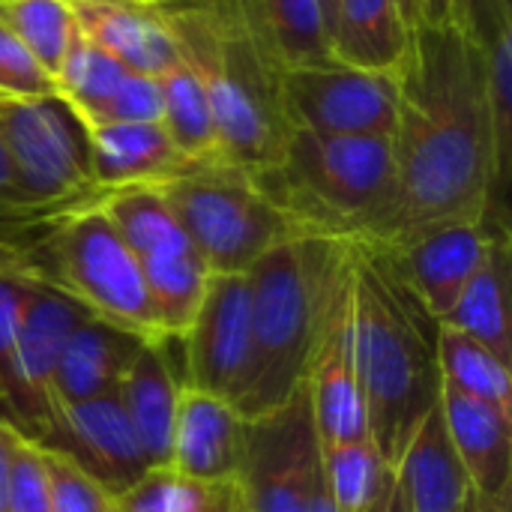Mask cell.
Instances as JSON below:
<instances>
[{"label":"cell","instance_id":"6da1fadb","mask_svg":"<svg viewBox=\"0 0 512 512\" xmlns=\"http://www.w3.org/2000/svg\"><path fill=\"white\" fill-rule=\"evenodd\" d=\"M396 189L387 246L438 222H486L507 171L498 156L480 42L456 18L420 24L399 69Z\"/></svg>","mask_w":512,"mask_h":512},{"label":"cell","instance_id":"7a4b0ae2","mask_svg":"<svg viewBox=\"0 0 512 512\" xmlns=\"http://www.w3.org/2000/svg\"><path fill=\"white\" fill-rule=\"evenodd\" d=\"M162 12L207 96L219 159L246 174L273 168L291 132L279 96L282 72L252 42L231 0H171Z\"/></svg>","mask_w":512,"mask_h":512},{"label":"cell","instance_id":"3957f363","mask_svg":"<svg viewBox=\"0 0 512 512\" xmlns=\"http://www.w3.org/2000/svg\"><path fill=\"white\" fill-rule=\"evenodd\" d=\"M354 366L369 438L393 468L438 402L441 375L435 342L417 327L402 282L363 246L354 258Z\"/></svg>","mask_w":512,"mask_h":512},{"label":"cell","instance_id":"277c9868","mask_svg":"<svg viewBox=\"0 0 512 512\" xmlns=\"http://www.w3.org/2000/svg\"><path fill=\"white\" fill-rule=\"evenodd\" d=\"M258 189L309 237L378 243L396 189V147L387 135H318L291 129Z\"/></svg>","mask_w":512,"mask_h":512},{"label":"cell","instance_id":"5b68a950","mask_svg":"<svg viewBox=\"0 0 512 512\" xmlns=\"http://www.w3.org/2000/svg\"><path fill=\"white\" fill-rule=\"evenodd\" d=\"M348 240L294 237L264 252L249 270L252 357L234 411L243 420L282 408L306 381L318 297L327 270Z\"/></svg>","mask_w":512,"mask_h":512},{"label":"cell","instance_id":"8992f818","mask_svg":"<svg viewBox=\"0 0 512 512\" xmlns=\"http://www.w3.org/2000/svg\"><path fill=\"white\" fill-rule=\"evenodd\" d=\"M210 273H246L273 246L303 234L252 180L225 162H198L159 186Z\"/></svg>","mask_w":512,"mask_h":512},{"label":"cell","instance_id":"52a82bcc","mask_svg":"<svg viewBox=\"0 0 512 512\" xmlns=\"http://www.w3.org/2000/svg\"><path fill=\"white\" fill-rule=\"evenodd\" d=\"M0 138L33 207L69 213L105 195L93 183L87 123L60 93L0 99Z\"/></svg>","mask_w":512,"mask_h":512},{"label":"cell","instance_id":"ba28073f","mask_svg":"<svg viewBox=\"0 0 512 512\" xmlns=\"http://www.w3.org/2000/svg\"><path fill=\"white\" fill-rule=\"evenodd\" d=\"M51 243L60 288L102 321L144 339L162 336L141 264L102 213L99 201L60 216Z\"/></svg>","mask_w":512,"mask_h":512},{"label":"cell","instance_id":"9c48e42d","mask_svg":"<svg viewBox=\"0 0 512 512\" xmlns=\"http://www.w3.org/2000/svg\"><path fill=\"white\" fill-rule=\"evenodd\" d=\"M354 258L357 246L342 243L327 270L315 312L303 384L321 444L369 438L354 366Z\"/></svg>","mask_w":512,"mask_h":512},{"label":"cell","instance_id":"30bf717a","mask_svg":"<svg viewBox=\"0 0 512 512\" xmlns=\"http://www.w3.org/2000/svg\"><path fill=\"white\" fill-rule=\"evenodd\" d=\"M321 447L306 384L273 414L243 420L237 489L249 512H309Z\"/></svg>","mask_w":512,"mask_h":512},{"label":"cell","instance_id":"8fae6325","mask_svg":"<svg viewBox=\"0 0 512 512\" xmlns=\"http://www.w3.org/2000/svg\"><path fill=\"white\" fill-rule=\"evenodd\" d=\"M279 96L291 129L393 138L399 126V72H369L327 60L282 72Z\"/></svg>","mask_w":512,"mask_h":512},{"label":"cell","instance_id":"7c38bea8","mask_svg":"<svg viewBox=\"0 0 512 512\" xmlns=\"http://www.w3.org/2000/svg\"><path fill=\"white\" fill-rule=\"evenodd\" d=\"M183 339L186 387L237 405L252 357V291L246 273H210Z\"/></svg>","mask_w":512,"mask_h":512},{"label":"cell","instance_id":"4fadbf2b","mask_svg":"<svg viewBox=\"0 0 512 512\" xmlns=\"http://www.w3.org/2000/svg\"><path fill=\"white\" fill-rule=\"evenodd\" d=\"M495 237L498 234H492L486 222H438L387 246L363 249L375 252L420 300L426 315L441 324L486 261Z\"/></svg>","mask_w":512,"mask_h":512},{"label":"cell","instance_id":"5bb4252c","mask_svg":"<svg viewBox=\"0 0 512 512\" xmlns=\"http://www.w3.org/2000/svg\"><path fill=\"white\" fill-rule=\"evenodd\" d=\"M87 315L90 309L66 288H60L57 279L24 270V297L18 315V375L36 423V444H42L54 426L51 381L57 360L72 330Z\"/></svg>","mask_w":512,"mask_h":512},{"label":"cell","instance_id":"9a60e30c","mask_svg":"<svg viewBox=\"0 0 512 512\" xmlns=\"http://www.w3.org/2000/svg\"><path fill=\"white\" fill-rule=\"evenodd\" d=\"M42 447L69 456L111 498L129 489L150 468L117 393L57 408L51 435Z\"/></svg>","mask_w":512,"mask_h":512},{"label":"cell","instance_id":"2e32d148","mask_svg":"<svg viewBox=\"0 0 512 512\" xmlns=\"http://www.w3.org/2000/svg\"><path fill=\"white\" fill-rule=\"evenodd\" d=\"M78 36L108 51L132 72L162 75L180 60L162 3L153 0H69Z\"/></svg>","mask_w":512,"mask_h":512},{"label":"cell","instance_id":"e0dca14e","mask_svg":"<svg viewBox=\"0 0 512 512\" xmlns=\"http://www.w3.org/2000/svg\"><path fill=\"white\" fill-rule=\"evenodd\" d=\"M438 405L474 492L512 498V414L441 384Z\"/></svg>","mask_w":512,"mask_h":512},{"label":"cell","instance_id":"ac0fdd59","mask_svg":"<svg viewBox=\"0 0 512 512\" xmlns=\"http://www.w3.org/2000/svg\"><path fill=\"white\" fill-rule=\"evenodd\" d=\"M240 426L243 417L231 402L195 387H180L168 465L207 486L231 483L240 459Z\"/></svg>","mask_w":512,"mask_h":512},{"label":"cell","instance_id":"d6986e66","mask_svg":"<svg viewBox=\"0 0 512 512\" xmlns=\"http://www.w3.org/2000/svg\"><path fill=\"white\" fill-rule=\"evenodd\" d=\"M90 132V171L102 192L123 186H162L198 162H189L162 123H96Z\"/></svg>","mask_w":512,"mask_h":512},{"label":"cell","instance_id":"ffe728a7","mask_svg":"<svg viewBox=\"0 0 512 512\" xmlns=\"http://www.w3.org/2000/svg\"><path fill=\"white\" fill-rule=\"evenodd\" d=\"M144 336L129 333L93 312L72 330L51 381L54 414L63 405L87 402L105 393H117L123 372L129 369Z\"/></svg>","mask_w":512,"mask_h":512},{"label":"cell","instance_id":"44dd1931","mask_svg":"<svg viewBox=\"0 0 512 512\" xmlns=\"http://www.w3.org/2000/svg\"><path fill=\"white\" fill-rule=\"evenodd\" d=\"M183 381L171 369L165 333L144 339L117 384V399L147 453L150 468L171 462V432Z\"/></svg>","mask_w":512,"mask_h":512},{"label":"cell","instance_id":"7402d4cb","mask_svg":"<svg viewBox=\"0 0 512 512\" xmlns=\"http://www.w3.org/2000/svg\"><path fill=\"white\" fill-rule=\"evenodd\" d=\"M393 471L411 512H462L471 483L453 450L438 402L423 417Z\"/></svg>","mask_w":512,"mask_h":512},{"label":"cell","instance_id":"603a6c76","mask_svg":"<svg viewBox=\"0 0 512 512\" xmlns=\"http://www.w3.org/2000/svg\"><path fill=\"white\" fill-rule=\"evenodd\" d=\"M231 6L279 72L333 60L318 0H231Z\"/></svg>","mask_w":512,"mask_h":512},{"label":"cell","instance_id":"cb8c5ba5","mask_svg":"<svg viewBox=\"0 0 512 512\" xmlns=\"http://www.w3.org/2000/svg\"><path fill=\"white\" fill-rule=\"evenodd\" d=\"M411 33L396 0H336L327 27L330 57L354 69L399 72Z\"/></svg>","mask_w":512,"mask_h":512},{"label":"cell","instance_id":"d4e9b609","mask_svg":"<svg viewBox=\"0 0 512 512\" xmlns=\"http://www.w3.org/2000/svg\"><path fill=\"white\" fill-rule=\"evenodd\" d=\"M99 207L138 258L141 273L162 270L198 252L159 186L111 189L99 198Z\"/></svg>","mask_w":512,"mask_h":512},{"label":"cell","instance_id":"484cf974","mask_svg":"<svg viewBox=\"0 0 512 512\" xmlns=\"http://www.w3.org/2000/svg\"><path fill=\"white\" fill-rule=\"evenodd\" d=\"M480 345H486L501 363L512 366V330H510V249L504 234L495 237L486 261L474 273V279L459 294L450 315L441 321Z\"/></svg>","mask_w":512,"mask_h":512},{"label":"cell","instance_id":"4316f807","mask_svg":"<svg viewBox=\"0 0 512 512\" xmlns=\"http://www.w3.org/2000/svg\"><path fill=\"white\" fill-rule=\"evenodd\" d=\"M435 360L441 384L512 414V366L501 363L486 345L447 324H438Z\"/></svg>","mask_w":512,"mask_h":512},{"label":"cell","instance_id":"83f0119b","mask_svg":"<svg viewBox=\"0 0 512 512\" xmlns=\"http://www.w3.org/2000/svg\"><path fill=\"white\" fill-rule=\"evenodd\" d=\"M162 81V126L174 147L189 162H222L219 141L210 117L207 96L195 78V72L180 57L168 72L159 75Z\"/></svg>","mask_w":512,"mask_h":512},{"label":"cell","instance_id":"f1b7e54d","mask_svg":"<svg viewBox=\"0 0 512 512\" xmlns=\"http://www.w3.org/2000/svg\"><path fill=\"white\" fill-rule=\"evenodd\" d=\"M0 18L54 78L78 36L69 0H0Z\"/></svg>","mask_w":512,"mask_h":512},{"label":"cell","instance_id":"f546056e","mask_svg":"<svg viewBox=\"0 0 512 512\" xmlns=\"http://www.w3.org/2000/svg\"><path fill=\"white\" fill-rule=\"evenodd\" d=\"M126 72L129 69L120 60H114L108 51L96 48L84 36H75L60 69L54 72V84H57V93L90 126L99 120L102 108L108 105V99L114 96Z\"/></svg>","mask_w":512,"mask_h":512},{"label":"cell","instance_id":"4dcf8cb0","mask_svg":"<svg viewBox=\"0 0 512 512\" xmlns=\"http://www.w3.org/2000/svg\"><path fill=\"white\" fill-rule=\"evenodd\" d=\"M318 447H321V471L339 512L363 510L378 495L384 474L390 468L384 465L372 438L327 441V444L318 441Z\"/></svg>","mask_w":512,"mask_h":512},{"label":"cell","instance_id":"1f68e13d","mask_svg":"<svg viewBox=\"0 0 512 512\" xmlns=\"http://www.w3.org/2000/svg\"><path fill=\"white\" fill-rule=\"evenodd\" d=\"M24 297V270L0 267V408L6 420L36 444V423L18 375V315Z\"/></svg>","mask_w":512,"mask_h":512},{"label":"cell","instance_id":"d6a6232c","mask_svg":"<svg viewBox=\"0 0 512 512\" xmlns=\"http://www.w3.org/2000/svg\"><path fill=\"white\" fill-rule=\"evenodd\" d=\"M213 486L180 474L171 465L147 468L129 489L111 498L114 512H207Z\"/></svg>","mask_w":512,"mask_h":512},{"label":"cell","instance_id":"836d02e7","mask_svg":"<svg viewBox=\"0 0 512 512\" xmlns=\"http://www.w3.org/2000/svg\"><path fill=\"white\" fill-rule=\"evenodd\" d=\"M42 456L48 474V512H114L111 495L69 456L51 447H42Z\"/></svg>","mask_w":512,"mask_h":512},{"label":"cell","instance_id":"e575fe53","mask_svg":"<svg viewBox=\"0 0 512 512\" xmlns=\"http://www.w3.org/2000/svg\"><path fill=\"white\" fill-rule=\"evenodd\" d=\"M57 93L54 78L0 18V99H39Z\"/></svg>","mask_w":512,"mask_h":512},{"label":"cell","instance_id":"d590c367","mask_svg":"<svg viewBox=\"0 0 512 512\" xmlns=\"http://www.w3.org/2000/svg\"><path fill=\"white\" fill-rule=\"evenodd\" d=\"M3 512H48V474L42 447L21 438L6 477Z\"/></svg>","mask_w":512,"mask_h":512},{"label":"cell","instance_id":"8d00e7d4","mask_svg":"<svg viewBox=\"0 0 512 512\" xmlns=\"http://www.w3.org/2000/svg\"><path fill=\"white\" fill-rule=\"evenodd\" d=\"M159 120H162V81L156 75L129 69L96 123H159Z\"/></svg>","mask_w":512,"mask_h":512},{"label":"cell","instance_id":"74e56055","mask_svg":"<svg viewBox=\"0 0 512 512\" xmlns=\"http://www.w3.org/2000/svg\"><path fill=\"white\" fill-rule=\"evenodd\" d=\"M360 512H411L408 507V498H405V492H402V486H399V480H396V471L393 468H387V474H384V483H381V489H378V495L363 507Z\"/></svg>","mask_w":512,"mask_h":512},{"label":"cell","instance_id":"f35d334b","mask_svg":"<svg viewBox=\"0 0 512 512\" xmlns=\"http://www.w3.org/2000/svg\"><path fill=\"white\" fill-rule=\"evenodd\" d=\"M24 435H18V429L0 417V512H3V504H6V477H9V462H12V453L18 447Z\"/></svg>","mask_w":512,"mask_h":512},{"label":"cell","instance_id":"ab89813d","mask_svg":"<svg viewBox=\"0 0 512 512\" xmlns=\"http://www.w3.org/2000/svg\"><path fill=\"white\" fill-rule=\"evenodd\" d=\"M207 512H249L243 504V495L237 489V483H216L213 486V498H210V510Z\"/></svg>","mask_w":512,"mask_h":512},{"label":"cell","instance_id":"60d3db41","mask_svg":"<svg viewBox=\"0 0 512 512\" xmlns=\"http://www.w3.org/2000/svg\"><path fill=\"white\" fill-rule=\"evenodd\" d=\"M462 512H512V498H486L480 492H468Z\"/></svg>","mask_w":512,"mask_h":512},{"label":"cell","instance_id":"b9f144b4","mask_svg":"<svg viewBox=\"0 0 512 512\" xmlns=\"http://www.w3.org/2000/svg\"><path fill=\"white\" fill-rule=\"evenodd\" d=\"M309 512H339L330 489H327V480H324V471H318V480H315V489H312V504Z\"/></svg>","mask_w":512,"mask_h":512},{"label":"cell","instance_id":"7bdbcfd3","mask_svg":"<svg viewBox=\"0 0 512 512\" xmlns=\"http://www.w3.org/2000/svg\"><path fill=\"white\" fill-rule=\"evenodd\" d=\"M396 3H399V9H402L411 30L423 24V0H396Z\"/></svg>","mask_w":512,"mask_h":512},{"label":"cell","instance_id":"ee69618b","mask_svg":"<svg viewBox=\"0 0 512 512\" xmlns=\"http://www.w3.org/2000/svg\"><path fill=\"white\" fill-rule=\"evenodd\" d=\"M321 3V12H324V24L330 27V18H333V9H336V0H318Z\"/></svg>","mask_w":512,"mask_h":512},{"label":"cell","instance_id":"f6af8a7d","mask_svg":"<svg viewBox=\"0 0 512 512\" xmlns=\"http://www.w3.org/2000/svg\"><path fill=\"white\" fill-rule=\"evenodd\" d=\"M153 3H171V0H153Z\"/></svg>","mask_w":512,"mask_h":512},{"label":"cell","instance_id":"bcb514c9","mask_svg":"<svg viewBox=\"0 0 512 512\" xmlns=\"http://www.w3.org/2000/svg\"><path fill=\"white\" fill-rule=\"evenodd\" d=\"M0 417H3V420H6V414H3V408H0Z\"/></svg>","mask_w":512,"mask_h":512}]
</instances>
